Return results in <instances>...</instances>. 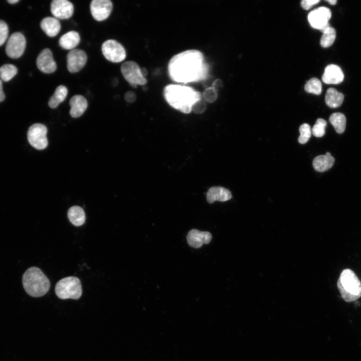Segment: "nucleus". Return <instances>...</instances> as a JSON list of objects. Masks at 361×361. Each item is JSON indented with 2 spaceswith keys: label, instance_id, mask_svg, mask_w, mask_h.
Wrapping results in <instances>:
<instances>
[{
  "label": "nucleus",
  "instance_id": "obj_33",
  "mask_svg": "<svg viewBox=\"0 0 361 361\" xmlns=\"http://www.w3.org/2000/svg\"><path fill=\"white\" fill-rule=\"evenodd\" d=\"M206 109V104L202 99L196 102L192 106V111L195 113L201 114L205 112Z\"/></svg>",
  "mask_w": 361,
  "mask_h": 361
},
{
  "label": "nucleus",
  "instance_id": "obj_7",
  "mask_svg": "<svg viewBox=\"0 0 361 361\" xmlns=\"http://www.w3.org/2000/svg\"><path fill=\"white\" fill-rule=\"evenodd\" d=\"M47 128L41 123L32 125L27 132V138L29 143L35 148L42 150L48 145L47 137Z\"/></svg>",
  "mask_w": 361,
  "mask_h": 361
},
{
  "label": "nucleus",
  "instance_id": "obj_20",
  "mask_svg": "<svg viewBox=\"0 0 361 361\" xmlns=\"http://www.w3.org/2000/svg\"><path fill=\"white\" fill-rule=\"evenodd\" d=\"M80 41L79 34L76 31H69L62 35L59 39V43L61 48L65 50H73Z\"/></svg>",
  "mask_w": 361,
  "mask_h": 361
},
{
  "label": "nucleus",
  "instance_id": "obj_27",
  "mask_svg": "<svg viewBox=\"0 0 361 361\" xmlns=\"http://www.w3.org/2000/svg\"><path fill=\"white\" fill-rule=\"evenodd\" d=\"M18 72L17 67L13 64H5L0 67L1 80L8 82L11 80Z\"/></svg>",
  "mask_w": 361,
  "mask_h": 361
},
{
  "label": "nucleus",
  "instance_id": "obj_16",
  "mask_svg": "<svg viewBox=\"0 0 361 361\" xmlns=\"http://www.w3.org/2000/svg\"><path fill=\"white\" fill-rule=\"evenodd\" d=\"M344 74L341 68L335 64L327 65L322 76V81L327 84H337L343 80Z\"/></svg>",
  "mask_w": 361,
  "mask_h": 361
},
{
  "label": "nucleus",
  "instance_id": "obj_10",
  "mask_svg": "<svg viewBox=\"0 0 361 361\" xmlns=\"http://www.w3.org/2000/svg\"><path fill=\"white\" fill-rule=\"evenodd\" d=\"M26 45V41L24 36L20 32L14 33L7 40L6 53L11 58H18L23 54Z\"/></svg>",
  "mask_w": 361,
  "mask_h": 361
},
{
  "label": "nucleus",
  "instance_id": "obj_6",
  "mask_svg": "<svg viewBox=\"0 0 361 361\" xmlns=\"http://www.w3.org/2000/svg\"><path fill=\"white\" fill-rule=\"evenodd\" d=\"M140 68L137 63L132 61H126L121 66V72L124 78L132 87L144 85L147 83L146 78L141 74Z\"/></svg>",
  "mask_w": 361,
  "mask_h": 361
},
{
  "label": "nucleus",
  "instance_id": "obj_14",
  "mask_svg": "<svg viewBox=\"0 0 361 361\" xmlns=\"http://www.w3.org/2000/svg\"><path fill=\"white\" fill-rule=\"evenodd\" d=\"M38 69L43 73H52L57 69L55 62L51 51L46 48L43 50L38 56L36 61Z\"/></svg>",
  "mask_w": 361,
  "mask_h": 361
},
{
  "label": "nucleus",
  "instance_id": "obj_37",
  "mask_svg": "<svg viewBox=\"0 0 361 361\" xmlns=\"http://www.w3.org/2000/svg\"><path fill=\"white\" fill-rule=\"evenodd\" d=\"M5 95L3 90V85L2 80L0 79V102L4 100Z\"/></svg>",
  "mask_w": 361,
  "mask_h": 361
},
{
  "label": "nucleus",
  "instance_id": "obj_26",
  "mask_svg": "<svg viewBox=\"0 0 361 361\" xmlns=\"http://www.w3.org/2000/svg\"><path fill=\"white\" fill-rule=\"evenodd\" d=\"M335 37V30L333 28L329 26L323 32L320 40L321 46L325 48L330 47L334 43Z\"/></svg>",
  "mask_w": 361,
  "mask_h": 361
},
{
  "label": "nucleus",
  "instance_id": "obj_24",
  "mask_svg": "<svg viewBox=\"0 0 361 361\" xmlns=\"http://www.w3.org/2000/svg\"><path fill=\"white\" fill-rule=\"evenodd\" d=\"M68 94V89L64 85L57 87L53 95L50 98L48 105L51 108H56L65 100Z\"/></svg>",
  "mask_w": 361,
  "mask_h": 361
},
{
  "label": "nucleus",
  "instance_id": "obj_31",
  "mask_svg": "<svg viewBox=\"0 0 361 361\" xmlns=\"http://www.w3.org/2000/svg\"><path fill=\"white\" fill-rule=\"evenodd\" d=\"M202 95L204 101L210 103L215 102L218 98L217 91L212 86L206 88Z\"/></svg>",
  "mask_w": 361,
  "mask_h": 361
},
{
  "label": "nucleus",
  "instance_id": "obj_28",
  "mask_svg": "<svg viewBox=\"0 0 361 361\" xmlns=\"http://www.w3.org/2000/svg\"><path fill=\"white\" fill-rule=\"evenodd\" d=\"M304 90L307 93L320 95L322 91L321 83L318 79L312 78L305 83Z\"/></svg>",
  "mask_w": 361,
  "mask_h": 361
},
{
  "label": "nucleus",
  "instance_id": "obj_4",
  "mask_svg": "<svg viewBox=\"0 0 361 361\" xmlns=\"http://www.w3.org/2000/svg\"><path fill=\"white\" fill-rule=\"evenodd\" d=\"M337 287L342 298L346 302H352L361 296V282L350 269H345L341 272Z\"/></svg>",
  "mask_w": 361,
  "mask_h": 361
},
{
  "label": "nucleus",
  "instance_id": "obj_34",
  "mask_svg": "<svg viewBox=\"0 0 361 361\" xmlns=\"http://www.w3.org/2000/svg\"><path fill=\"white\" fill-rule=\"evenodd\" d=\"M319 2V0H303L301 2V6L303 9L308 10Z\"/></svg>",
  "mask_w": 361,
  "mask_h": 361
},
{
  "label": "nucleus",
  "instance_id": "obj_25",
  "mask_svg": "<svg viewBox=\"0 0 361 361\" xmlns=\"http://www.w3.org/2000/svg\"><path fill=\"white\" fill-rule=\"evenodd\" d=\"M329 121L334 127L336 132L342 133L344 131L346 118L343 114L340 112L332 113L329 118Z\"/></svg>",
  "mask_w": 361,
  "mask_h": 361
},
{
  "label": "nucleus",
  "instance_id": "obj_30",
  "mask_svg": "<svg viewBox=\"0 0 361 361\" xmlns=\"http://www.w3.org/2000/svg\"><path fill=\"white\" fill-rule=\"evenodd\" d=\"M326 121L322 118H318L312 128V133L316 137L323 136L325 134Z\"/></svg>",
  "mask_w": 361,
  "mask_h": 361
},
{
  "label": "nucleus",
  "instance_id": "obj_8",
  "mask_svg": "<svg viewBox=\"0 0 361 361\" xmlns=\"http://www.w3.org/2000/svg\"><path fill=\"white\" fill-rule=\"evenodd\" d=\"M331 17V11L326 7H321L309 13L308 21L312 28L323 32L330 26L329 20Z\"/></svg>",
  "mask_w": 361,
  "mask_h": 361
},
{
  "label": "nucleus",
  "instance_id": "obj_21",
  "mask_svg": "<svg viewBox=\"0 0 361 361\" xmlns=\"http://www.w3.org/2000/svg\"><path fill=\"white\" fill-rule=\"evenodd\" d=\"M334 158L327 152L325 155L315 157L312 162L313 166L318 172H324L330 169L333 165Z\"/></svg>",
  "mask_w": 361,
  "mask_h": 361
},
{
  "label": "nucleus",
  "instance_id": "obj_9",
  "mask_svg": "<svg viewBox=\"0 0 361 361\" xmlns=\"http://www.w3.org/2000/svg\"><path fill=\"white\" fill-rule=\"evenodd\" d=\"M101 50L104 57L111 62L119 63L126 58L124 48L114 40L105 41L102 45Z\"/></svg>",
  "mask_w": 361,
  "mask_h": 361
},
{
  "label": "nucleus",
  "instance_id": "obj_19",
  "mask_svg": "<svg viewBox=\"0 0 361 361\" xmlns=\"http://www.w3.org/2000/svg\"><path fill=\"white\" fill-rule=\"evenodd\" d=\"M40 26L45 34L50 37L56 36L61 30V24L55 17H46L41 22Z\"/></svg>",
  "mask_w": 361,
  "mask_h": 361
},
{
  "label": "nucleus",
  "instance_id": "obj_29",
  "mask_svg": "<svg viewBox=\"0 0 361 361\" xmlns=\"http://www.w3.org/2000/svg\"><path fill=\"white\" fill-rule=\"evenodd\" d=\"M300 135L298 137V142L301 144L306 143L311 135V129L309 124L303 123L299 127Z\"/></svg>",
  "mask_w": 361,
  "mask_h": 361
},
{
  "label": "nucleus",
  "instance_id": "obj_36",
  "mask_svg": "<svg viewBox=\"0 0 361 361\" xmlns=\"http://www.w3.org/2000/svg\"><path fill=\"white\" fill-rule=\"evenodd\" d=\"M212 87L217 91L220 90L223 87V81L221 79H216L212 83Z\"/></svg>",
  "mask_w": 361,
  "mask_h": 361
},
{
  "label": "nucleus",
  "instance_id": "obj_12",
  "mask_svg": "<svg viewBox=\"0 0 361 361\" xmlns=\"http://www.w3.org/2000/svg\"><path fill=\"white\" fill-rule=\"evenodd\" d=\"M87 56L82 50L74 49L70 50L67 55V67L71 73H76L85 65Z\"/></svg>",
  "mask_w": 361,
  "mask_h": 361
},
{
  "label": "nucleus",
  "instance_id": "obj_17",
  "mask_svg": "<svg viewBox=\"0 0 361 361\" xmlns=\"http://www.w3.org/2000/svg\"><path fill=\"white\" fill-rule=\"evenodd\" d=\"M69 104L71 107L70 114L73 118L81 116L88 107L86 99L81 95L73 96L70 100Z\"/></svg>",
  "mask_w": 361,
  "mask_h": 361
},
{
  "label": "nucleus",
  "instance_id": "obj_18",
  "mask_svg": "<svg viewBox=\"0 0 361 361\" xmlns=\"http://www.w3.org/2000/svg\"><path fill=\"white\" fill-rule=\"evenodd\" d=\"M206 198L207 202L212 204L215 201L225 202L232 198L231 192L223 187H213L207 192Z\"/></svg>",
  "mask_w": 361,
  "mask_h": 361
},
{
  "label": "nucleus",
  "instance_id": "obj_2",
  "mask_svg": "<svg viewBox=\"0 0 361 361\" xmlns=\"http://www.w3.org/2000/svg\"><path fill=\"white\" fill-rule=\"evenodd\" d=\"M163 95L166 102L173 108L184 113L192 111L193 105L202 99V95L193 88L178 84L166 86Z\"/></svg>",
  "mask_w": 361,
  "mask_h": 361
},
{
  "label": "nucleus",
  "instance_id": "obj_23",
  "mask_svg": "<svg viewBox=\"0 0 361 361\" xmlns=\"http://www.w3.org/2000/svg\"><path fill=\"white\" fill-rule=\"evenodd\" d=\"M67 215L70 222L75 226H82L85 223V212L83 209L78 206H74L70 208Z\"/></svg>",
  "mask_w": 361,
  "mask_h": 361
},
{
  "label": "nucleus",
  "instance_id": "obj_35",
  "mask_svg": "<svg viewBox=\"0 0 361 361\" xmlns=\"http://www.w3.org/2000/svg\"><path fill=\"white\" fill-rule=\"evenodd\" d=\"M124 99L127 102L131 103L134 102L136 100V95L134 92L132 91H129L126 92V93L125 94Z\"/></svg>",
  "mask_w": 361,
  "mask_h": 361
},
{
  "label": "nucleus",
  "instance_id": "obj_39",
  "mask_svg": "<svg viewBox=\"0 0 361 361\" xmlns=\"http://www.w3.org/2000/svg\"><path fill=\"white\" fill-rule=\"evenodd\" d=\"M326 1L331 5H334L337 3L336 0H326Z\"/></svg>",
  "mask_w": 361,
  "mask_h": 361
},
{
  "label": "nucleus",
  "instance_id": "obj_11",
  "mask_svg": "<svg viewBox=\"0 0 361 361\" xmlns=\"http://www.w3.org/2000/svg\"><path fill=\"white\" fill-rule=\"evenodd\" d=\"M112 8V3L109 0H93L90 5L91 15L97 21H102L107 19Z\"/></svg>",
  "mask_w": 361,
  "mask_h": 361
},
{
  "label": "nucleus",
  "instance_id": "obj_38",
  "mask_svg": "<svg viewBox=\"0 0 361 361\" xmlns=\"http://www.w3.org/2000/svg\"><path fill=\"white\" fill-rule=\"evenodd\" d=\"M141 73L142 76L145 78V77L147 75L148 71L147 69L145 68H141Z\"/></svg>",
  "mask_w": 361,
  "mask_h": 361
},
{
  "label": "nucleus",
  "instance_id": "obj_40",
  "mask_svg": "<svg viewBox=\"0 0 361 361\" xmlns=\"http://www.w3.org/2000/svg\"><path fill=\"white\" fill-rule=\"evenodd\" d=\"M19 0H8L7 2L10 4H14L19 2Z\"/></svg>",
  "mask_w": 361,
  "mask_h": 361
},
{
  "label": "nucleus",
  "instance_id": "obj_13",
  "mask_svg": "<svg viewBox=\"0 0 361 361\" xmlns=\"http://www.w3.org/2000/svg\"><path fill=\"white\" fill-rule=\"evenodd\" d=\"M50 9L52 14L56 19H68L74 13V7L67 0H54L51 2Z\"/></svg>",
  "mask_w": 361,
  "mask_h": 361
},
{
  "label": "nucleus",
  "instance_id": "obj_5",
  "mask_svg": "<svg viewBox=\"0 0 361 361\" xmlns=\"http://www.w3.org/2000/svg\"><path fill=\"white\" fill-rule=\"evenodd\" d=\"M55 293L61 299H78L82 295V289L80 279L69 276L60 280L55 285Z\"/></svg>",
  "mask_w": 361,
  "mask_h": 361
},
{
  "label": "nucleus",
  "instance_id": "obj_15",
  "mask_svg": "<svg viewBox=\"0 0 361 361\" xmlns=\"http://www.w3.org/2000/svg\"><path fill=\"white\" fill-rule=\"evenodd\" d=\"M212 238L211 234L207 231H200L197 229L191 230L187 236L188 244L194 248H199L203 244H209Z\"/></svg>",
  "mask_w": 361,
  "mask_h": 361
},
{
  "label": "nucleus",
  "instance_id": "obj_1",
  "mask_svg": "<svg viewBox=\"0 0 361 361\" xmlns=\"http://www.w3.org/2000/svg\"><path fill=\"white\" fill-rule=\"evenodd\" d=\"M168 72L170 79L176 82H196L208 76L209 67L203 53L192 49L173 56L169 61Z\"/></svg>",
  "mask_w": 361,
  "mask_h": 361
},
{
  "label": "nucleus",
  "instance_id": "obj_22",
  "mask_svg": "<svg viewBox=\"0 0 361 361\" xmlns=\"http://www.w3.org/2000/svg\"><path fill=\"white\" fill-rule=\"evenodd\" d=\"M344 99V95L333 88H328L326 92L325 101L330 108H335L340 106Z\"/></svg>",
  "mask_w": 361,
  "mask_h": 361
},
{
  "label": "nucleus",
  "instance_id": "obj_32",
  "mask_svg": "<svg viewBox=\"0 0 361 361\" xmlns=\"http://www.w3.org/2000/svg\"><path fill=\"white\" fill-rule=\"evenodd\" d=\"M9 34V29L7 24L3 21L0 20V46L6 41Z\"/></svg>",
  "mask_w": 361,
  "mask_h": 361
},
{
  "label": "nucleus",
  "instance_id": "obj_3",
  "mask_svg": "<svg viewBox=\"0 0 361 361\" xmlns=\"http://www.w3.org/2000/svg\"><path fill=\"white\" fill-rule=\"evenodd\" d=\"M22 283L27 293L34 297L44 296L50 288L49 279L40 268L36 267H31L25 272Z\"/></svg>",
  "mask_w": 361,
  "mask_h": 361
}]
</instances>
